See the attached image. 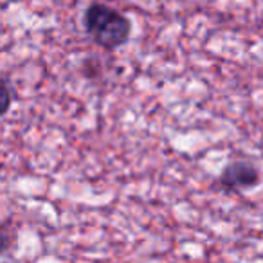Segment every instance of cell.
I'll return each instance as SVG.
<instances>
[{
  "mask_svg": "<svg viewBox=\"0 0 263 263\" xmlns=\"http://www.w3.org/2000/svg\"><path fill=\"white\" fill-rule=\"evenodd\" d=\"M259 182V172L251 162H233L220 175V184L227 191H243Z\"/></svg>",
  "mask_w": 263,
  "mask_h": 263,
  "instance_id": "7a4b0ae2",
  "label": "cell"
},
{
  "mask_svg": "<svg viewBox=\"0 0 263 263\" xmlns=\"http://www.w3.org/2000/svg\"><path fill=\"white\" fill-rule=\"evenodd\" d=\"M11 106V88L4 80H0V117L4 116Z\"/></svg>",
  "mask_w": 263,
  "mask_h": 263,
  "instance_id": "3957f363",
  "label": "cell"
},
{
  "mask_svg": "<svg viewBox=\"0 0 263 263\" xmlns=\"http://www.w3.org/2000/svg\"><path fill=\"white\" fill-rule=\"evenodd\" d=\"M85 27L92 40L105 49L119 47L130 34V22L121 13L101 4H92L87 9Z\"/></svg>",
  "mask_w": 263,
  "mask_h": 263,
  "instance_id": "6da1fadb",
  "label": "cell"
},
{
  "mask_svg": "<svg viewBox=\"0 0 263 263\" xmlns=\"http://www.w3.org/2000/svg\"><path fill=\"white\" fill-rule=\"evenodd\" d=\"M8 247H9V238H8V234H6L4 231H0V254L8 251Z\"/></svg>",
  "mask_w": 263,
  "mask_h": 263,
  "instance_id": "277c9868",
  "label": "cell"
}]
</instances>
